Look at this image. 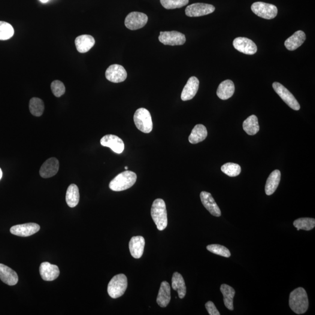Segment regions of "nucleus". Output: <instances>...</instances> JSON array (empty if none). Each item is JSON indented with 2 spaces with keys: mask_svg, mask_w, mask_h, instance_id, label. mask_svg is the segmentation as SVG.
<instances>
[{
  "mask_svg": "<svg viewBox=\"0 0 315 315\" xmlns=\"http://www.w3.org/2000/svg\"><path fill=\"white\" fill-rule=\"evenodd\" d=\"M40 1H41L42 3H46V2H47L48 1H49V0H40Z\"/></svg>",
  "mask_w": 315,
  "mask_h": 315,
  "instance_id": "ea45409f",
  "label": "nucleus"
},
{
  "mask_svg": "<svg viewBox=\"0 0 315 315\" xmlns=\"http://www.w3.org/2000/svg\"><path fill=\"white\" fill-rule=\"evenodd\" d=\"M134 122L137 128L144 133H150L153 130L152 117L146 109H138L134 114Z\"/></svg>",
  "mask_w": 315,
  "mask_h": 315,
  "instance_id": "39448f33",
  "label": "nucleus"
},
{
  "mask_svg": "<svg viewBox=\"0 0 315 315\" xmlns=\"http://www.w3.org/2000/svg\"><path fill=\"white\" fill-rule=\"evenodd\" d=\"M207 130L206 127L201 124L197 125L194 127L192 133L189 137V141L191 144H198L204 141L207 137Z\"/></svg>",
  "mask_w": 315,
  "mask_h": 315,
  "instance_id": "a878e982",
  "label": "nucleus"
},
{
  "mask_svg": "<svg viewBox=\"0 0 315 315\" xmlns=\"http://www.w3.org/2000/svg\"><path fill=\"white\" fill-rule=\"evenodd\" d=\"M221 171L223 173L230 177H237L241 172L240 165L237 163L228 162L221 166Z\"/></svg>",
  "mask_w": 315,
  "mask_h": 315,
  "instance_id": "473e14b6",
  "label": "nucleus"
},
{
  "mask_svg": "<svg viewBox=\"0 0 315 315\" xmlns=\"http://www.w3.org/2000/svg\"><path fill=\"white\" fill-rule=\"evenodd\" d=\"M59 162L56 158H50L44 163L39 171V174L43 178H49L54 177L58 172Z\"/></svg>",
  "mask_w": 315,
  "mask_h": 315,
  "instance_id": "2eb2a0df",
  "label": "nucleus"
},
{
  "mask_svg": "<svg viewBox=\"0 0 315 315\" xmlns=\"http://www.w3.org/2000/svg\"><path fill=\"white\" fill-rule=\"evenodd\" d=\"M206 310L208 311V313L210 315H220L219 311L217 310L216 306L214 303L211 301H208L206 303L205 305Z\"/></svg>",
  "mask_w": 315,
  "mask_h": 315,
  "instance_id": "4c0bfd02",
  "label": "nucleus"
},
{
  "mask_svg": "<svg viewBox=\"0 0 315 315\" xmlns=\"http://www.w3.org/2000/svg\"><path fill=\"white\" fill-rule=\"evenodd\" d=\"M66 201L69 207L73 208L77 206L80 201V193L76 184H71L67 190Z\"/></svg>",
  "mask_w": 315,
  "mask_h": 315,
  "instance_id": "c85d7f7f",
  "label": "nucleus"
},
{
  "mask_svg": "<svg viewBox=\"0 0 315 315\" xmlns=\"http://www.w3.org/2000/svg\"><path fill=\"white\" fill-rule=\"evenodd\" d=\"M207 249L211 253L225 257L231 256V252L229 249L221 245L213 244L208 245Z\"/></svg>",
  "mask_w": 315,
  "mask_h": 315,
  "instance_id": "c9c22d12",
  "label": "nucleus"
},
{
  "mask_svg": "<svg viewBox=\"0 0 315 315\" xmlns=\"http://www.w3.org/2000/svg\"><path fill=\"white\" fill-rule=\"evenodd\" d=\"M51 90L52 91L53 95L56 97L62 96L66 92V88L65 85L62 82L56 80L52 82L51 84Z\"/></svg>",
  "mask_w": 315,
  "mask_h": 315,
  "instance_id": "e433bc0d",
  "label": "nucleus"
},
{
  "mask_svg": "<svg viewBox=\"0 0 315 315\" xmlns=\"http://www.w3.org/2000/svg\"><path fill=\"white\" fill-rule=\"evenodd\" d=\"M244 131L250 135H254L259 132L260 127L258 119L255 115H251L243 123Z\"/></svg>",
  "mask_w": 315,
  "mask_h": 315,
  "instance_id": "c756f323",
  "label": "nucleus"
},
{
  "mask_svg": "<svg viewBox=\"0 0 315 315\" xmlns=\"http://www.w3.org/2000/svg\"><path fill=\"white\" fill-rule=\"evenodd\" d=\"M172 287L175 291H177L179 297L183 299L186 295V287L182 275L178 272H174L172 278Z\"/></svg>",
  "mask_w": 315,
  "mask_h": 315,
  "instance_id": "cd10ccee",
  "label": "nucleus"
},
{
  "mask_svg": "<svg viewBox=\"0 0 315 315\" xmlns=\"http://www.w3.org/2000/svg\"><path fill=\"white\" fill-rule=\"evenodd\" d=\"M289 305L293 313L301 315L307 311L309 301L307 293L302 287L297 288L291 292Z\"/></svg>",
  "mask_w": 315,
  "mask_h": 315,
  "instance_id": "f257e3e1",
  "label": "nucleus"
},
{
  "mask_svg": "<svg viewBox=\"0 0 315 315\" xmlns=\"http://www.w3.org/2000/svg\"><path fill=\"white\" fill-rule=\"evenodd\" d=\"M101 144L102 146L110 148L113 152L117 154L122 153L125 150V144L123 141L115 135H105L101 138Z\"/></svg>",
  "mask_w": 315,
  "mask_h": 315,
  "instance_id": "4468645a",
  "label": "nucleus"
},
{
  "mask_svg": "<svg viewBox=\"0 0 315 315\" xmlns=\"http://www.w3.org/2000/svg\"><path fill=\"white\" fill-rule=\"evenodd\" d=\"M281 180V172L279 170H275L269 175L265 186L266 195L270 196L277 190Z\"/></svg>",
  "mask_w": 315,
  "mask_h": 315,
  "instance_id": "393cba45",
  "label": "nucleus"
},
{
  "mask_svg": "<svg viewBox=\"0 0 315 315\" xmlns=\"http://www.w3.org/2000/svg\"><path fill=\"white\" fill-rule=\"evenodd\" d=\"M145 239L141 236H133L129 242V249L132 256L135 259H140L143 254Z\"/></svg>",
  "mask_w": 315,
  "mask_h": 315,
  "instance_id": "6ab92c4d",
  "label": "nucleus"
},
{
  "mask_svg": "<svg viewBox=\"0 0 315 315\" xmlns=\"http://www.w3.org/2000/svg\"><path fill=\"white\" fill-rule=\"evenodd\" d=\"M201 199L202 204L211 215L215 217L221 216V212L219 205L215 202L211 193L207 192H201Z\"/></svg>",
  "mask_w": 315,
  "mask_h": 315,
  "instance_id": "a211bd4d",
  "label": "nucleus"
},
{
  "mask_svg": "<svg viewBox=\"0 0 315 315\" xmlns=\"http://www.w3.org/2000/svg\"><path fill=\"white\" fill-rule=\"evenodd\" d=\"M305 40V33L302 31H298L285 41L284 45L288 50L293 51L301 46Z\"/></svg>",
  "mask_w": 315,
  "mask_h": 315,
  "instance_id": "5701e85b",
  "label": "nucleus"
},
{
  "mask_svg": "<svg viewBox=\"0 0 315 315\" xmlns=\"http://www.w3.org/2000/svg\"><path fill=\"white\" fill-rule=\"evenodd\" d=\"M29 111L33 116L39 117L44 113L45 105L42 99L38 98H33L30 100Z\"/></svg>",
  "mask_w": 315,
  "mask_h": 315,
  "instance_id": "7c9ffc66",
  "label": "nucleus"
},
{
  "mask_svg": "<svg viewBox=\"0 0 315 315\" xmlns=\"http://www.w3.org/2000/svg\"><path fill=\"white\" fill-rule=\"evenodd\" d=\"M272 88H273L275 92L277 93L283 101L289 106V107L293 110L299 111L300 110V105L299 104L297 100H296L292 93L288 90L286 87L283 86L277 82H274L272 84Z\"/></svg>",
  "mask_w": 315,
  "mask_h": 315,
  "instance_id": "0eeeda50",
  "label": "nucleus"
},
{
  "mask_svg": "<svg viewBox=\"0 0 315 315\" xmlns=\"http://www.w3.org/2000/svg\"><path fill=\"white\" fill-rule=\"evenodd\" d=\"M95 44V39L89 35H83L75 39V44L78 52L85 53L88 52Z\"/></svg>",
  "mask_w": 315,
  "mask_h": 315,
  "instance_id": "412c9836",
  "label": "nucleus"
},
{
  "mask_svg": "<svg viewBox=\"0 0 315 315\" xmlns=\"http://www.w3.org/2000/svg\"><path fill=\"white\" fill-rule=\"evenodd\" d=\"M127 278L125 274H120L112 278L108 286V292L111 298L116 299L122 296L127 288Z\"/></svg>",
  "mask_w": 315,
  "mask_h": 315,
  "instance_id": "20e7f679",
  "label": "nucleus"
},
{
  "mask_svg": "<svg viewBox=\"0 0 315 315\" xmlns=\"http://www.w3.org/2000/svg\"><path fill=\"white\" fill-rule=\"evenodd\" d=\"M137 180L135 172L126 170L116 176L110 183V188L114 192H121L132 187Z\"/></svg>",
  "mask_w": 315,
  "mask_h": 315,
  "instance_id": "7ed1b4c3",
  "label": "nucleus"
},
{
  "mask_svg": "<svg viewBox=\"0 0 315 315\" xmlns=\"http://www.w3.org/2000/svg\"><path fill=\"white\" fill-rule=\"evenodd\" d=\"M233 45L235 49L249 55H253L257 51L256 45L252 40L247 38H236L233 42Z\"/></svg>",
  "mask_w": 315,
  "mask_h": 315,
  "instance_id": "f8f14e48",
  "label": "nucleus"
},
{
  "mask_svg": "<svg viewBox=\"0 0 315 315\" xmlns=\"http://www.w3.org/2000/svg\"><path fill=\"white\" fill-rule=\"evenodd\" d=\"M221 292H222L224 296V302L226 308L230 311L234 310V298L235 294V291L228 285L223 284L220 287Z\"/></svg>",
  "mask_w": 315,
  "mask_h": 315,
  "instance_id": "bb28decb",
  "label": "nucleus"
},
{
  "mask_svg": "<svg viewBox=\"0 0 315 315\" xmlns=\"http://www.w3.org/2000/svg\"><path fill=\"white\" fill-rule=\"evenodd\" d=\"M40 226L36 223H27L12 226L10 232L12 234L27 237L36 234L40 230Z\"/></svg>",
  "mask_w": 315,
  "mask_h": 315,
  "instance_id": "ddd939ff",
  "label": "nucleus"
},
{
  "mask_svg": "<svg viewBox=\"0 0 315 315\" xmlns=\"http://www.w3.org/2000/svg\"><path fill=\"white\" fill-rule=\"evenodd\" d=\"M171 299V287L167 281H163L160 284L158 294L157 302L159 307L165 308L167 307Z\"/></svg>",
  "mask_w": 315,
  "mask_h": 315,
  "instance_id": "4be33fe9",
  "label": "nucleus"
},
{
  "mask_svg": "<svg viewBox=\"0 0 315 315\" xmlns=\"http://www.w3.org/2000/svg\"><path fill=\"white\" fill-rule=\"evenodd\" d=\"M125 168L126 170H127V169H128V167H127V166H125Z\"/></svg>",
  "mask_w": 315,
  "mask_h": 315,
  "instance_id": "a19ab883",
  "label": "nucleus"
},
{
  "mask_svg": "<svg viewBox=\"0 0 315 315\" xmlns=\"http://www.w3.org/2000/svg\"><path fill=\"white\" fill-rule=\"evenodd\" d=\"M216 8L213 5L204 3H195L187 6L185 13L187 17H199L213 13Z\"/></svg>",
  "mask_w": 315,
  "mask_h": 315,
  "instance_id": "9d476101",
  "label": "nucleus"
},
{
  "mask_svg": "<svg viewBox=\"0 0 315 315\" xmlns=\"http://www.w3.org/2000/svg\"><path fill=\"white\" fill-rule=\"evenodd\" d=\"M105 76L112 83H119L126 80L127 74L122 66L113 65L109 67L106 71Z\"/></svg>",
  "mask_w": 315,
  "mask_h": 315,
  "instance_id": "9b49d317",
  "label": "nucleus"
},
{
  "mask_svg": "<svg viewBox=\"0 0 315 315\" xmlns=\"http://www.w3.org/2000/svg\"><path fill=\"white\" fill-rule=\"evenodd\" d=\"M39 272L42 279L47 281L56 280L60 275L58 266L51 265L48 262L42 263L39 268Z\"/></svg>",
  "mask_w": 315,
  "mask_h": 315,
  "instance_id": "dca6fc26",
  "label": "nucleus"
},
{
  "mask_svg": "<svg viewBox=\"0 0 315 315\" xmlns=\"http://www.w3.org/2000/svg\"><path fill=\"white\" fill-rule=\"evenodd\" d=\"M199 81L198 78L192 77L187 81L186 86L181 92V99L183 101H189L192 99L198 91Z\"/></svg>",
  "mask_w": 315,
  "mask_h": 315,
  "instance_id": "f3484780",
  "label": "nucleus"
},
{
  "mask_svg": "<svg viewBox=\"0 0 315 315\" xmlns=\"http://www.w3.org/2000/svg\"><path fill=\"white\" fill-rule=\"evenodd\" d=\"M293 225L297 228L298 231L299 229L310 231L315 228V220L311 218H301L294 221Z\"/></svg>",
  "mask_w": 315,
  "mask_h": 315,
  "instance_id": "2f4dec72",
  "label": "nucleus"
},
{
  "mask_svg": "<svg viewBox=\"0 0 315 315\" xmlns=\"http://www.w3.org/2000/svg\"><path fill=\"white\" fill-rule=\"evenodd\" d=\"M235 92V86L231 80L224 81L220 84L217 90L218 97L222 100L231 98Z\"/></svg>",
  "mask_w": 315,
  "mask_h": 315,
  "instance_id": "b1692460",
  "label": "nucleus"
},
{
  "mask_svg": "<svg viewBox=\"0 0 315 315\" xmlns=\"http://www.w3.org/2000/svg\"><path fill=\"white\" fill-rule=\"evenodd\" d=\"M0 279L8 286H15L18 283L17 272L8 266L0 263Z\"/></svg>",
  "mask_w": 315,
  "mask_h": 315,
  "instance_id": "aec40b11",
  "label": "nucleus"
},
{
  "mask_svg": "<svg viewBox=\"0 0 315 315\" xmlns=\"http://www.w3.org/2000/svg\"><path fill=\"white\" fill-rule=\"evenodd\" d=\"M160 4L167 10L180 8L186 5L189 0H160Z\"/></svg>",
  "mask_w": 315,
  "mask_h": 315,
  "instance_id": "f704fd0d",
  "label": "nucleus"
},
{
  "mask_svg": "<svg viewBox=\"0 0 315 315\" xmlns=\"http://www.w3.org/2000/svg\"><path fill=\"white\" fill-rule=\"evenodd\" d=\"M2 177V172L1 168H0V180H1Z\"/></svg>",
  "mask_w": 315,
  "mask_h": 315,
  "instance_id": "58836bf2",
  "label": "nucleus"
},
{
  "mask_svg": "<svg viewBox=\"0 0 315 315\" xmlns=\"http://www.w3.org/2000/svg\"><path fill=\"white\" fill-rule=\"evenodd\" d=\"M251 10L256 16L266 20H272L277 16L276 6L263 2H256L251 6Z\"/></svg>",
  "mask_w": 315,
  "mask_h": 315,
  "instance_id": "423d86ee",
  "label": "nucleus"
},
{
  "mask_svg": "<svg viewBox=\"0 0 315 315\" xmlns=\"http://www.w3.org/2000/svg\"><path fill=\"white\" fill-rule=\"evenodd\" d=\"M148 22L146 14L139 12H132L128 14L125 21V26L130 30H137L143 28Z\"/></svg>",
  "mask_w": 315,
  "mask_h": 315,
  "instance_id": "1a4fd4ad",
  "label": "nucleus"
},
{
  "mask_svg": "<svg viewBox=\"0 0 315 315\" xmlns=\"http://www.w3.org/2000/svg\"><path fill=\"white\" fill-rule=\"evenodd\" d=\"M151 214L158 229L163 231L167 227V210L165 202L162 199H157L153 202Z\"/></svg>",
  "mask_w": 315,
  "mask_h": 315,
  "instance_id": "f03ea898",
  "label": "nucleus"
},
{
  "mask_svg": "<svg viewBox=\"0 0 315 315\" xmlns=\"http://www.w3.org/2000/svg\"><path fill=\"white\" fill-rule=\"evenodd\" d=\"M14 34V29L11 24L0 21V40H8L13 37Z\"/></svg>",
  "mask_w": 315,
  "mask_h": 315,
  "instance_id": "72a5a7b5",
  "label": "nucleus"
},
{
  "mask_svg": "<svg viewBox=\"0 0 315 315\" xmlns=\"http://www.w3.org/2000/svg\"><path fill=\"white\" fill-rule=\"evenodd\" d=\"M159 41L165 45L180 46L185 43V35L178 31L160 32Z\"/></svg>",
  "mask_w": 315,
  "mask_h": 315,
  "instance_id": "6e6552de",
  "label": "nucleus"
}]
</instances>
